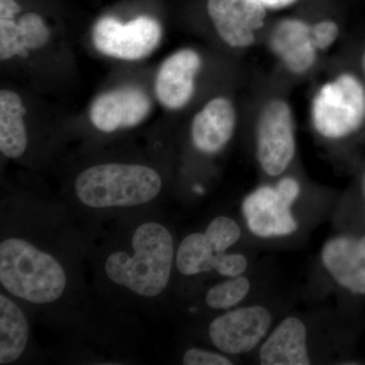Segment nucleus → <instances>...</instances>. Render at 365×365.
I'll return each instance as SVG.
<instances>
[{
    "mask_svg": "<svg viewBox=\"0 0 365 365\" xmlns=\"http://www.w3.org/2000/svg\"><path fill=\"white\" fill-rule=\"evenodd\" d=\"M132 249L131 254L118 251L109 255L106 274L112 282L140 297H158L167 288L172 273V235L160 223H143L134 232Z\"/></svg>",
    "mask_w": 365,
    "mask_h": 365,
    "instance_id": "f257e3e1",
    "label": "nucleus"
},
{
    "mask_svg": "<svg viewBox=\"0 0 365 365\" xmlns=\"http://www.w3.org/2000/svg\"><path fill=\"white\" fill-rule=\"evenodd\" d=\"M0 282L19 299L50 304L63 294L66 274L52 255L13 237L0 245Z\"/></svg>",
    "mask_w": 365,
    "mask_h": 365,
    "instance_id": "f03ea898",
    "label": "nucleus"
},
{
    "mask_svg": "<svg viewBox=\"0 0 365 365\" xmlns=\"http://www.w3.org/2000/svg\"><path fill=\"white\" fill-rule=\"evenodd\" d=\"M162 185L157 170L146 165L105 163L78 175L76 193L88 207H131L155 199Z\"/></svg>",
    "mask_w": 365,
    "mask_h": 365,
    "instance_id": "7ed1b4c3",
    "label": "nucleus"
},
{
    "mask_svg": "<svg viewBox=\"0 0 365 365\" xmlns=\"http://www.w3.org/2000/svg\"><path fill=\"white\" fill-rule=\"evenodd\" d=\"M302 187L294 177H284L274 185H262L245 197L242 218L250 234L260 240L287 239L299 230L294 212Z\"/></svg>",
    "mask_w": 365,
    "mask_h": 365,
    "instance_id": "20e7f679",
    "label": "nucleus"
},
{
    "mask_svg": "<svg viewBox=\"0 0 365 365\" xmlns=\"http://www.w3.org/2000/svg\"><path fill=\"white\" fill-rule=\"evenodd\" d=\"M319 135L340 139L359 130L365 121V91L351 74H342L319 90L312 109Z\"/></svg>",
    "mask_w": 365,
    "mask_h": 365,
    "instance_id": "39448f33",
    "label": "nucleus"
},
{
    "mask_svg": "<svg viewBox=\"0 0 365 365\" xmlns=\"http://www.w3.org/2000/svg\"><path fill=\"white\" fill-rule=\"evenodd\" d=\"M273 327V312L255 304L225 311L211 322L208 334L218 351L237 356L259 349Z\"/></svg>",
    "mask_w": 365,
    "mask_h": 365,
    "instance_id": "423d86ee",
    "label": "nucleus"
},
{
    "mask_svg": "<svg viewBox=\"0 0 365 365\" xmlns=\"http://www.w3.org/2000/svg\"><path fill=\"white\" fill-rule=\"evenodd\" d=\"M91 37L96 49L106 56L135 61L155 51L162 38V28L150 16H138L127 23L105 16L93 26Z\"/></svg>",
    "mask_w": 365,
    "mask_h": 365,
    "instance_id": "0eeeda50",
    "label": "nucleus"
},
{
    "mask_svg": "<svg viewBox=\"0 0 365 365\" xmlns=\"http://www.w3.org/2000/svg\"><path fill=\"white\" fill-rule=\"evenodd\" d=\"M256 148L257 160L268 176H280L289 167L297 141L292 109L284 101H271L262 110L257 125Z\"/></svg>",
    "mask_w": 365,
    "mask_h": 365,
    "instance_id": "6e6552de",
    "label": "nucleus"
},
{
    "mask_svg": "<svg viewBox=\"0 0 365 365\" xmlns=\"http://www.w3.org/2000/svg\"><path fill=\"white\" fill-rule=\"evenodd\" d=\"M319 258L338 287L351 294L365 295V235L331 237L324 242Z\"/></svg>",
    "mask_w": 365,
    "mask_h": 365,
    "instance_id": "1a4fd4ad",
    "label": "nucleus"
},
{
    "mask_svg": "<svg viewBox=\"0 0 365 365\" xmlns=\"http://www.w3.org/2000/svg\"><path fill=\"white\" fill-rule=\"evenodd\" d=\"M207 11L218 35L234 48L253 44L255 32L263 26L266 16L259 0H208Z\"/></svg>",
    "mask_w": 365,
    "mask_h": 365,
    "instance_id": "9d476101",
    "label": "nucleus"
},
{
    "mask_svg": "<svg viewBox=\"0 0 365 365\" xmlns=\"http://www.w3.org/2000/svg\"><path fill=\"white\" fill-rule=\"evenodd\" d=\"M150 111V98L143 90L125 86L96 98L91 106V120L98 130L110 133L137 126Z\"/></svg>",
    "mask_w": 365,
    "mask_h": 365,
    "instance_id": "9b49d317",
    "label": "nucleus"
},
{
    "mask_svg": "<svg viewBox=\"0 0 365 365\" xmlns=\"http://www.w3.org/2000/svg\"><path fill=\"white\" fill-rule=\"evenodd\" d=\"M258 360L263 365L313 364L306 322L297 316L281 319L259 347Z\"/></svg>",
    "mask_w": 365,
    "mask_h": 365,
    "instance_id": "f8f14e48",
    "label": "nucleus"
},
{
    "mask_svg": "<svg viewBox=\"0 0 365 365\" xmlns=\"http://www.w3.org/2000/svg\"><path fill=\"white\" fill-rule=\"evenodd\" d=\"M200 66V56L193 50H180L168 57L155 78L158 102L170 110L181 109L188 104Z\"/></svg>",
    "mask_w": 365,
    "mask_h": 365,
    "instance_id": "ddd939ff",
    "label": "nucleus"
},
{
    "mask_svg": "<svg viewBox=\"0 0 365 365\" xmlns=\"http://www.w3.org/2000/svg\"><path fill=\"white\" fill-rule=\"evenodd\" d=\"M234 106L225 98H215L197 113L192 122L191 136L199 151L215 155L225 148L234 135Z\"/></svg>",
    "mask_w": 365,
    "mask_h": 365,
    "instance_id": "4468645a",
    "label": "nucleus"
},
{
    "mask_svg": "<svg viewBox=\"0 0 365 365\" xmlns=\"http://www.w3.org/2000/svg\"><path fill=\"white\" fill-rule=\"evenodd\" d=\"M270 46L285 66L294 73H304L314 66L317 47L313 26L299 20L280 21L274 29Z\"/></svg>",
    "mask_w": 365,
    "mask_h": 365,
    "instance_id": "2eb2a0df",
    "label": "nucleus"
},
{
    "mask_svg": "<svg viewBox=\"0 0 365 365\" xmlns=\"http://www.w3.org/2000/svg\"><path fill=\"white\" fill-rule=\"evenodd\" d=\"M25 113L18 93L7 90L0 91V150L7 158H20L28 145Z\"/></svg>",
    "mask_w": 365,
    "mask_h": 365,
    "instance_id": "dca6fc26",
    "label": "nucleus"
},
{
    "mask_svg": "<svg viewBox=\"0 0 365 365\" xmlns=\"http://www.w3.org/2000/svg\"><path fill=\"white\" fill-rule=\"evenodd\" d=\"M29 324L20 307L0 295V364H13L25 351Z\"/></svg>",
    "mask_w": 365,
    "mask_h": 365,
    "instance_id": "f3484780",
    "label": "nucleus"
},
{
    "mask_svg": "<svg viewBox=\"0 0 365 365\" xmlns=\"http://www.w3.org/2000/svg\"><path fill=\"white\" fill-rule=\"evenodd\" d=\"M204 232H193L182 239L176 254V265L185 276L215 271L218 257Z\"/></svg>",
    "mask_w": 365,
    "mask_h": 365,
    "instance_id": "a211bd4d",
    "label": "nucleus"
},
{
    "mask_svg": "<svg viewBox=\"0 0 365 365\" xmlns=\"http://www.w3.org/2000/svg\"><path fill=\"white\" fill-rule=\"evenodd\" d=\"M252 282L247 276L227 278L209 288L205 297L206 304L216 311L235 309L248 297Z\"/></svg>",
    "mask_w": 365,
    "mask_h": 365,
    "instance_id": "6ab92c4d",
    "label": "nucleus"
},
{
    "mask_svg": "<svg viewBox=\"0 0 365 365\" xmlns=\"http://www.w3.org/2000/svg\"><path fill=\"white\" fill-rule=\"evenodd\" d=\"M204 234L216 253L223 254L240 242L242 228L230 216L220 215L209 223Z\"/></svg>",
    "mask_w": 365,
    "mask_h": 365,
    "instance_id": "aec40b11",
    "label": "nucleus"
},
{
    "mask_svg": "<svg viewBox=\"0 0 365 365\" xmlns=\"http://www.w3.org/2000/svg\"><path fill=\"white\" fill-rule=\"evenodd\" d=\"M21 44L25 49L37 50L44 47L50 39V31L40 14L28 13L18 21Z\"/></svg>",
    "mask_w": 365,
    "mask_h": 365,
    "instance_id": "412c9836",
    "label": "nucleus"
},
{
    "mask_svg": "<svg viewBox=\"0 0 365 365\" xmlns=\"http://www.w3.org/2000/svg\"><path fill=\"white\" fill-rule=\"evenodd\" d=\"M14 56H28V50L21 44L18 21L0 19V59L6 61Z\"/></svg>",
    "mask_w": 365,
    "mask_h": 365,
    "instance_id": "4be33fe9",
    "label": "nucleus"
},
{
    "mask_svg": "<svg viewBox=\"0 0 365 365\" xmlns=\"http://www.w3.org/2000/svg\"><path fill=\"white\" fill-rule=\"evenodd\" d=\"M249 268V259L241 253H223L218 257L215 272L225 278L244 275Z\"/></svg>",
    "mask_w": 365,
    "mask_h": 365,
    "instance_id": "5701e85b",
    "label": "nucleus"
},
{
    "mask_svg": "<svg viewBox=\"0 0 365 365\" xmlns=\"http://www.w3.org/2000/svg\"><path fill=\"white\" fill-rule=\"evenodd\" d=\"M232 360L227 354L209 351L201 348H191L185 352L182 364L185 365H232Z\"/></svg>",
    "mask_w": 365,
    "mask_h": 365,
    "instance_id": "b1692460",
    "label": "nucleus"
},
{
    "mask_svg": "<svg viewBox=\"0 0 365 365\" xmlns=\"http://www.w3.org/2000/svg\"><path fill=\"white\" fill-rule=\"evenodd\" d=\"M313 35L317 49L324 50L330 47L337 39L339 29L332 21H319L313 26Z\"/></svg>",
    "mask_w": 365,
    "mask_h": 365,
    "instance_id": "393cba45",
    "label": "nucleus"
},
{
    "mask_svg": "<svg viewBox=\"0 0 365 365\" xmlns=\"http://www.w3.org/2000/svg\"><path fill=\"white\" fill-rule=\"evenodd\" d=\"M21 11L16 0H0V19H14Z\"/></svg>",
    "mask_w": 365,
    "mask_h": 365,
    "instance_id": "a878e982",
    "label": "nucleus"
},
{
    "mask_svg": "<svg viewBox=\"0 0 365 365\" xmlns=\"http://www.w3.org/2000/svg\"><path fill=\"white\" fill-rule=\"evenodd\" d=\"M265 9H280L283 7L292 6L297 0H259Z\"/></svg>",
    "mask_w": 365,
    "mask_h": 365,
    "instance_id": "bb28decb",
    "label": "nucleus"
},
{
    "mask_svg": "<svg viewBox=\"0 0 365 365\" xmlns=\"http://www.w3.org/2000/svg\"><path fill=\"white\" fill-rule=\"evenodd\" d=\"M362 66H364V74H365V51H364V58H362Z\"/></svg>",
    "mask_w": 365,
    "mask_h": 365,
    "instance_id": "cd10ccee",
    "label": "nucleus"
},
{
    "mask_svg": "<svg viewBox=\"0 0 365 365\" xmlns=\"http://www.w3.org/2000/svg\"><path fill=\"white\" fill-rule=\"evenodd\" d=\"M364 194L365 197V177H364Z\"/></svg>",
    "mask_w": 365,
    "mask_h": 365,
    "instance_id": "c85d7f7f",
    "label": "nucleus"
}]
</instances>
